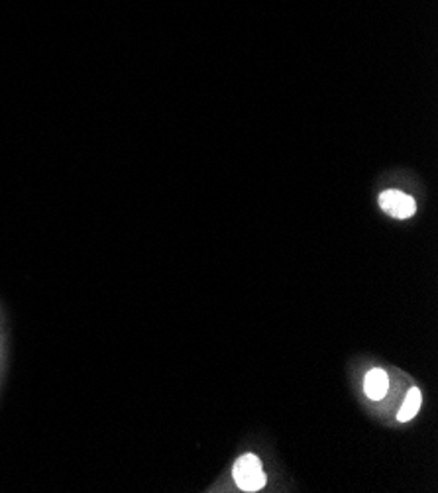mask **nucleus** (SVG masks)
<instances>
[{
  "label": "nucleus",
  "instance_id": "obj_1",
  "mask_svg": "<svg viewBox=\"0 0 438 493\" xmlns=\"http://www.w3.org/2000/svg\"><path fill=\"white\" fill-rule=\"evenodd\" d=\"M234 481H237L238 488L244 491H260L265 481H268V476L262 468L260 458L255 454H244L240 456L237 462H234Z\"/></svg>",
  "mask_w": 438,
  "mask_h": 493
},
{
  "label": "nucleus",
  "instance_id": "obj_2",
  "mask_svg": "<svg viewBox=\"0 0 438 493\" xmlns=\"http://www.w3.org/2000/svg\"><path fill=\"white\" fill-rule=\"evenodd\" d=\"M380 207L383 212H388L393 219H411L416 211V202L411 195L403 191H383L380 195Z\"/></svg>",
  "mask_w": 438,
  "mask_h": 493
},
{
  "label": "nucleus",
  "instance_id": "obj_3",
  "mask_svg": "<svg viewBox=\"0 0 438 493\" xmlns=\"http://www.w3.org/2000/svg\"><path fill=\"white\" fill-rule=\"evenodd\" d=\"M389 390V378L381 368H373L368 372L364 380V391L371 401H381L388 395Z\"/></svg>",
  "mask_w": 438,
  "mask_h": 493
},
{
  "label": "nucleus",
  "instance_id": "obj_4",
  "mask_svg": "<svg viewBox=\"0 0 438 493\" xmlns=\"http://www.w3.org/2000/svg\"><path fill=\"white\" fill-rule=\"evenodd\" d=\"M421 403H423L421 390L411 388L409 393H407V398H405V401H403V405H401L399 413H398V421H399V423H407V421H411L413 417H416V413H419Z\"/></svg>",
  "mask_w": 438,
  "mask_h": 493
}]
</instances>
